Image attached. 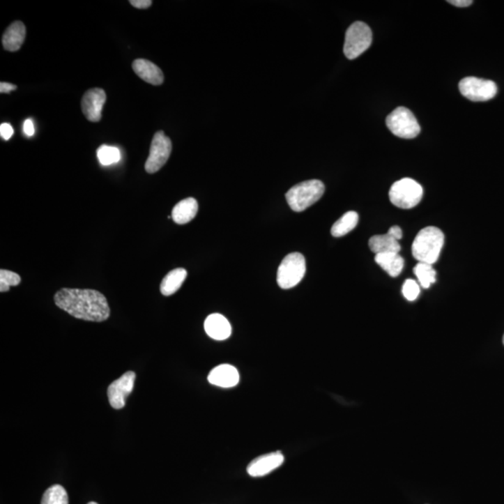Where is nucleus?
Returning a JSON list of instances; mask_svg holds the SVG:
<instances>
[{
	"instance_id": "obj_22",
	"label": "nucleus",
	"mask_w": 504,
	"mask_h": 504,
	"mask_svg": "<svg viewBox=\"0 0 504 504\" xmlns=\"http://www.w3.org/2000/svg\"><path fill=\"white\" fill-rule=\"evenodd\" d=\"M414 273L421 287L428 289L436 282V271L432 264L418 263L415 266Z\"/></svg>"
},
{
	"instance_id": "obj_6",
	"label": "nucleus",
	"mask_w": 504,
	"mask_h": 504,
	"mask_svg": "<svg viewBox=\"0 0 504 504\" xmlns=\"http://www.w3.org/2000/svg\"><path fill=\"white\" fill-rule=\"evenodd\" d=\"M373 41L370 27L363 22H355L346 32L344 54L346 59L353 60L367 51Z\"/></svg>"
},
{
	"instance_id": "obj_30",
	"label": "nucleus",
	"mask_w": 504,
	"mask_h": 504,
	"mask_svg": "<svg viewBox=\"0 0 504 504\" xmlns=\"http://www.w3.org/2000/svg\"><path fill=\"white\" fill-rule=\"evenodd\" d=\"M448 3L459 8L469 7L473 4L472 0H450Z\"/></svg>"
},
{
	"instance_id": "obj_4",
	"label": "nucleus",
	"mask_w": 504,
	"mask_h": 504,
	"mask_svg": "<svg viewBox=\"0 0 504 504\" xmlns=\"http://www.w3.org/2000/svg\"><path fill=\"white\" fill-rule=\"evenodd\" d=\"M305 274V259L299 252L286 256L278 267L277 282L280 288L288 290L298 285Z\"/></svg>"
},
{
	"instance_id": "obj_20",
	"label": "nucleus",
	"mask_w": 504,
	"mask_h": 504,
	"mask_svg": "<svg viewBox=\"0 0 504 504\" xmlns=\"http://www.w3.org/2000/svg\"><path fill=\"white\" fill-rule=\"evenodd\" d=\"M187 277V271L184 268H177L168 273L162 280L160 291L162 296H170L180 290Z\"/></svg>"
},
{
	"instance_id": "obj_15",
	"label": "nucleus",
	"mask_w": 504,
	"mask_h": 504,
	"mask_svg": "<svg viewBox=\"0 0 504 504\" xmlns=\"http://www.w3.org/2000/svg\"><path fill=\"white\" fill-rule=\"evenodd\" d=\"M135 73L143 81L153 85H161L164 82V74L161 68L146 59H137L133 62Z\"/></svg>"
},
{
	"instance_id": "obj_7",
	"label": "nucleus",
	"mask_w": 504,
	"mask_h": 504,
	"mask_svg": "<svg viewBox=\"0 0 504 504\" xmlns=\"http://www.w3.org/2000/svg\"><path fill=\"white\" fill-rule=\"evenodd\" d=\"M385 125L391 133L401 139H415L420 133V126L415 115L404 107H399L388 114Z\"/></svg>"
},
{
	"instance_id": "obj_27",
	"label": "nucleus",
	"mask_w": 504,
	"mask_h": 504,
	"mask_svg": "<svg viewBox=\"0 0 504 504\" xmlns=\"http://www.w3.org/2000/svg\"><path fill=\"white\" fill-rule=\"evenodd\" d=\"M13 132L15 131H13V126L9 123H2L0 125V135H1L2 139L5 140H9L13 136Z\"/></svg>"
},
{
	"instance_id": "obj_2",
	"label": "nucleus",
	"mask_w": 504,
	"mask_h": 504,
	"mask_svg": "<svg viewBox=\"0 0 504 504\" xmlns=\"http://www.w3.org/2000/svg\"><path fill=\"white\" fill-rule=\"evenodd\" d=\"M445 243V235L439 228H423L415 236L412 245V254L418 263L434 266L439 259Z\"/></svg>"
},
{
	"instance_id": "obj_33",
	"label": "nucleus",
	"mask_w": 504,
	"mask_h": 504,
	"mask_svg": "<svg viewBox=\"0 0 504 504\" xmlns=\"http://www.w3.org/2000/svg\"><path fill=\"white\" fill-rule=\"evenodd\" d=\"M88 504H98V503H95V501H91V503H89Z\"/></svg>"
},
{
	"instance_id": "obj_11",
	"label": "nucleus",
	"mask_w": 504,
	"mask_h": 504,
	"mask_svg": "<svg viewBox=\"0 0 504 504\" xmlns=\"http://www.w3.org/2000/svg\"><path fill=\"white\" fill-rule=\"evenodd\" d=\"M106 99V93L101 88H93L84 93L82 99V109L88 121L98 123L101 120L102 109Z\"/></svg>"
},
{
	"instance_id": "obj_25",
	"label": "nucleus",
	"mask_w": 504,
	"mask_h": 504,
	"mask_svg": "<svg viewBox=\"0 0 504 504\" xmlns=\"http://www.w3.org/2000/svg\"><path fill=\"white\" fill-rule=\"evenodd\" d=\"M21 283L20 275L9 270H0V291L6 293L10 287L18 286Z\"/></svg>"
},
{
	"instance_id": "obj_1",
	"label": "nucleus",
	"mask_w": 504,
	"mask_h": 504,
	"mask_svg": "<svg viewBox=\"0 0 504 504\" xmlns=\"http://www.w3.org/2000/svg\"><path fill=\"white\" fill-rule=\"evenodd\" d=\"M54 303L60 310L82 321L102 322L110 316L106 297L95 290L61 289L55 293Z\"/></svg>"
},
{
	"instance_id": "obj_8",
	"label": "nucleus",
	"mask_w": 504,
	"mask_h": 504,
	"mask_svg": "<svg viewBox=\"0 0 504 504\" xmlns=\"http://www.w3.org/2000/svg\"><path fill=\"white\" fill-rule=\"evenodd\" d=\"M461 95L473 102L489 101L494 98L498 93L497 84L489 79L466 77L459 82Z\"/></svg>"
},
{
	"instance_id": "obj_9",
	"label": "nucleus",
	"mask_w": 504,
	"mask_h": 504,
	"mask_svg": "<svg viewBox=\"0 0 504 504\" xmlns=\"http://www.w3.org/2000/svg\"><path fill=\"white\" fill-rule=\"evenodd\" d=\"M171 151V140L165 136L164 131L157 132L151 142L150 154L146 161V171L148 174L158 172L169 159Z\"/></svg>"
},
{
	"instance_id": "obj_34",
	"label": "nucleus",
	"mask_w": 504,
	"mask_h": 504,
	"mask_svg": "<svg viewBox=\"0 0 504 504\" xmlns=\"http://www.w3.org/2000/svg\"><path fill=\"white\" fill-rule=\"evenodd\" d=\"M503 345H504V335H503Z\"/></svg>"
},
{
	"instance_id": "obj_18",
	"label": "nucleus",
	"mask_w": 504,
	"mask_h": 504,
	"mask_svg": "<svg viewBox=\"0 0 504 504\" xmlns=\"http://www.w3.org/2000/svg\"><path fill=\"white\" fill-rule=\"evenodd\" d=\"M369 247L372 252L376 253V255L381 254V253H399L401 252V245L399 243L398 239L391 235L390 232L385 235L372 236L369 240Z\"/></svg>"
},
{
	"instance_id": "obj_23",
	"label": "nucleus",
	"mask_w": 504,
	"mask_h": 504,
	"mask_svg": "<svg viewBox=\"0 0 504 504\" xmlns=\"http://www.w3.org/2000/svg\"><path fill=\"white\" fill-rule=\"evenodd\" d=\"M40 504H68L67 490L60 484H54L44 492Z\"/></svg>"
},
{
	"instance_id": "obj_28",
	"label": "nucleus",
	"mask_w": 504,
	"mask_h": 504,
	"mask_svg": "<svg viewBox=\"0 0 504 504\" xmlns=\"http://www.w3.org/2000/svg\"><path fill=\"white\" fill-rule=\"evenodd\" d=\"M129 2L132 6L136 7L137 9H147L153 4V1L151 0H130Z\"/></svg>"
},
{
	"instance_id": "obj_13",
	"label": "nucleus",
	"mask_w": 504,
	"mask_h": 504,
	"mask_svg": "<svg viewBox=\"0 0 504 504\" xmlns=\"http://www.w3.org/2000/svg\"><path fill=\"white\" fill-rule=\"evenodd\" d=\"M208 382L220 388H233L238 384L239 374L236 368L230 365H220L212 369L208 374Z\"/></svg>"
},
{
	"instance_id": "obj_19",
	"label": "nucleus",
	"mask_w": 504,
	"mask_h": 504,
	"mask_svg": "<svg viewBox=\"0 0 504 504\" xmlns=\"http://www.w3.org/2000/svg\"><path fill=\"white\" fill-rule=\"evenodd\" d=\"M374 260L390 277H398L403 271L404 260L399 253H381V254H376Z\"/></svg>"
},
{
	"instance_id": "obj_31",
	"label": "nucleus",
	"mask_w": 504,
	"mask_h": 504,
	"mask_svg": "<svg viewBox=\"0 0 504 504\" xmlns=\"http://www.w3.org/2000/svg\"><path fill=\"white\" fill-rule=\"evenodd\" d=\"M16 89H17V86L15 84H8V82H1L0 84V93H10Z\"/></svg>"
},
{
	"instance_id": "obj_10",
	"label": "nucleus",
	"mask_w": 504,
	"mask_h": 504,
	"mask_svg": "<svg viewBox=\"0 0 504 504\" xmlns=\"http://www.w3.org/2000/svg\"><path fill=\"white\" fill-rule=\"evenodd\" d=\"M135 380H136V374L128 371L109 385L107 398L112 407L119 410L125 406L126 398L134 390Z\"/></svg>"
},
{
	"instance_id": "obj_16",
	"label": "nucleus",
	"mask_w": 504,
	"mask_h": 504,
	"mask_svg": "<svg viewBox=\"0 0 504 504\" xmlns=\"http://www.w3.org/2000/svg\"><path fill=\"white\" fill-rule=\"evenodd\" d=\"M26 29L20 21H16L8 27L2 37V44L5 49L16 52L20 49L26 40Z\"/></svg>"
},
{
	"instance_id": "obj_32",
	"label": "nucleus",
	"mask_w": 504,
	"mask_h": 504,
	"mask_svg": "<svg viewBox=\"0 0 504 504\" xmlns=\"http://www.w3.org/2000/svg\"><path fill=\"white\" fill-rule=\"evenodd\" d=\"M388 232H390L391 235L395 236L398 240L403 238V231H402L401 228L397 227V225L391 227L390 229L388 230Z\"/></svg>"
},
{
	"instance_id": "obj_29",
	"label": "nucleus",
	"mask_w": 504,
	"mask_h": 504,
	"mask_svg": "<svg viewBox=\"0 0 504 504\" xmlns=\"http://www.w3.org/2000/svg\"><path fill=\"white\" fill-rule=\"evenodd\" d=\"M24 132L27 137H32L33 135L35 134L34 123H33L31 119H27L26 122H24Z\"/></svg>"
},
{
	"instance_id": "obj_14",
	"label": "nucleus",
	"mask_w": 504,
	"mask_h": 504,
	"mask_svg": "<svg viewBox=\"0 0 504 504\" xmlns=\"http://www.w3.org/2000/svg\"><path fill=\"white\" fill-rule=\"evenodd\" d=\"M206 335L212 339L222 341L230 337L232 333L230 322L220 314H212L205 321Z\"/></svg>"
},
{
	"instance_id": "obj_12",
	"label": "nucleus",
	"mask_w": 504,
	"mask_h": 504,
	"mask_svg": "<svg viewBox=\"0 0 504 504\" xmlns=\"http://www.w3.org/2000/svg\"><path fill=\"white\" fill-rule=\"evenodd\" d=\"M284 456L280 451L264 454L250 462L247 472L252 478H261L282 466Z\"/></svg>"
},
{
	"instance_id": "obj_24",
	"label": "nucleus",
	"mask_w": 504,
	"mask_h": 504,
	"mask_svg": "<svg viewBox=\"0 0 504 504\" xmlns=\"http://www.w3.org/2000/svg\"><path fill=\"white\" fill-rule=\"evenodd\" d=\"M98 157L102 165H110L120 161L121 153L116 147L102 145L98 150Z\"/></svg>"
},
{
	"instance_id": "obj_21",
	"label": "nucleus",
	"mask_w": 504,
	"mask_h": 504,
	"mask_svg": "<svg viewBox=\"0 0 504 504\" xmlns=\"http://www.w3.org/2000/svg\"><path fill=\"white\" fill-rule=\"evenodd\" d=\"M359 222V215L355 211H349L344 214L337 222L333 225L330 234L335 238H341L348 235Z\"/></svg>"
},
{
	"instance_id": "obj_17",
	"label": "nucleus",
	"mask_w": 504,
	"mask_h": 504,
	"mask_svg": "<svg viewBox=\"0 0 504 504\" xmlns=\"http://www.w3.org/2000/svg\"><path fill=\"white\" fill-rule=\"evenodd\" d=\"M198 203L194 198L189 197L181 200L172 211V220L178 224H186L197 216Z\"/></svg>"
},
{
	"instance_id": "obj_3",
	"label": "nucleus",
	"mask_w": 504,
	"mask_h": 504,
	"mask_svg": "<svg viewBox=\"0 0 504 504\" xmlns=\"http://www.w3.org/2000/svg\"><path fill=\"white\" fill-rule=\"evenodd\" d=\"M324 192L325 186L322 181L311 180L296 184L289 190L286 199L293 211L302 212L318 202Z\"/></svg>"
},
{
	"instance_id": "obj_26",
	"label": "nucleus",
	"mask_w": 504,
	"mask_h": 504,
	"mask_svg": "<svg viewBox=\"0 0 504 504\" xmlns=\"http://www.w3.org/2000/svg\"><path fill=\"white\" fill-rule=\"evenodd\" d=\"M420 287L417 282L413 280H407L403 286V294L408 301H415L420 296Z\"/></svg>"
},
{
	"instance_id": "obj_5",
	"label": "nucleus",
	"mask_w": 504,
	"mask_h": 504,
	"mask_svg": "<svg viewBox=\"0 0 504 504\" xmlns=\"http://www.w3.org/2000/svg\"><path fill=\"white\" fill-rule=\"evenodd\" d=\"M423 197V188L417 181L406 178L396 181L390 190L391 203L397 208L409 209L415 208Z\"/></svg>"
}]
</instances>
